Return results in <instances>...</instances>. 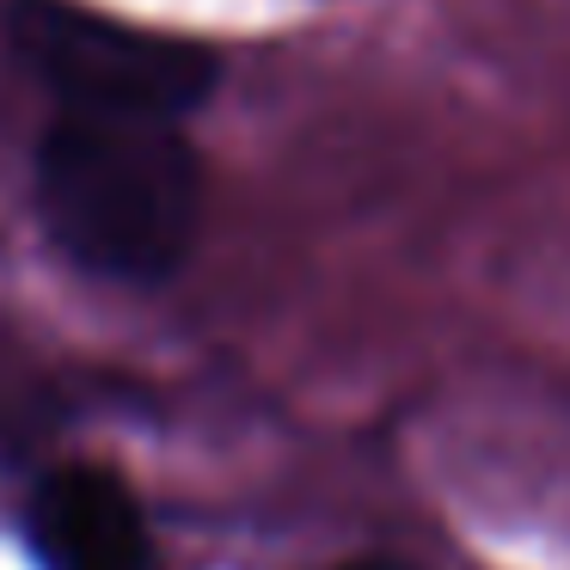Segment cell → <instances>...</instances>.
I'll return each mask as SVG.
<instances>
[{
  "mask_svg": "<svg viewBox=\"0 0 570 570\" xmlns=\"http://www.w3.org/2000/svg\"><path fill=\"white\" fill-rule=\"evenodd\" d=\"M38 540L56 570H154L136 491L105 466H62L43 479Z\"/></svg>",
  "mask_w": 570,
  "mask_h": 570,
  "instance_id": "3",
  "label": "cell"
},
{
  "mask_svg": "<svg viewBox=\"0 0 570 570\" xmlns=\"http://www.w3.org/2000/svg\"><path fill=\"white\" fill-rule=\"evenodd\" d=\"M38 209L75 264L160 283L197 239L203 166L173 124L75 111L38 148Z\"/></svg>",
  "mask_w": 570,
  "mask_h": 570,
  "instance_id": "1",
  "label": "cell"
},
{
  "mask_svg": "<svg viewBox=\"0 0 570 570\" xmlns=\"http://www.w3.org/2000/svg\"><path fill=\"white\" fill-rule=\"evenodd\" d=\"M344 570H405V564H393V558H362V564H344Z\"/></svg>",
  "mask_w": 570,
  "mask_h": 570,
  "instance_id": "4",
  "label": "cell"
},
{
  "mask_svg": "<svg viewBox=\"0 0 570 570\" xmlns=\"http://www.w3.org/2000/svg\"><path fill=\"white\" fill-rule=\"evenodd\" d=\"M19 50L75 111L92 117L178 124L215 87L209 50L105 13H80L62 0H26L19 7Z\"/></svg>",
  "mask_w": 570,
  "mask_h": 570,
  "instance_id": "2",
  "label": "cell"
}]
</instances>
